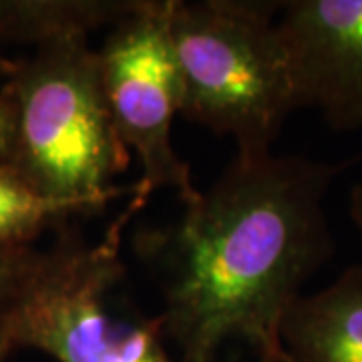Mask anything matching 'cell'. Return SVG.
Listing matches in <instances>:
<instances>
[{"mask_svg":"<svg viewBox=\"0 0 362 362\" xmlns=\"http://www.w3.org/2000/svg\"><path fill=\"white\" fill-rule=\"evenodd\" d=\"M344 163L298 156L235 157L185 204L163 244V334L181 362H218L246 342L280 361L290 304L334 254L324 197Z\"/></svg>","mask_w":362,"mask_h":362,"instance_id":"1","label":"cell"},{"mask_svg":"<svg viewBox=\"0 0 362 362\" xmlns=\"http://www.w3.org/2000/svg\"><path fill=\"white\" fill-rule=\"evenodd\" d=\"M137 189L95 242L66 233L37 252L0 330L13 349H33L57 362H177L165 349L161 316H143L119 294L127 282L121 240L149 194Z\"/></svg>","mask_w":362,"mask_h":362,"instance_id":"3","label":"cell"},{"mask_svg":"<svg viewBox=\"0 0 362 362\" xmlns=\"http://www.w3.org/2000/svg\"><path fill=\"white\" fill-rule=\"evenodd\" d=\"M14 63H8L6 59H2V54H0V77H8L11 75V71H13Z\"/></svg>","mask_w":362,"mask_h":362,"instance_id":"14","label":"cell"},{"mask_svg":"<svg viewBox=\"0 0 362 362\" xmlns=\"http://www.w3.org/2000/svg\"><path fill=\"white\" fill-rule=\"evenodd\" d=\"M75 214L90 211L40 195L11 161H0V246H28L45 228Z\"/></svg>","mask_w":362,"mask_h":362,"instance_id":"9","label":"cell"},{"mask_svg":"<svg viewBox=\"0 0 362 362\" xmlns=\"http://www.w3.org/2000/svg\"><path fill=\"white\" fill-rule=\"evenodd\" d=\"M13 342L8 340V337L0 330V362H6L8 354L13 352Z\"/></svg>","mask_w":362,"mask_h":362,"instance_id":"13","label":"cell"},{"mask_svg":"<svg viewBox=\"0 0 362 362\" xmlns=\"http://www.w3.org/2000/svg\"><path fill=\"white\" fill-rule=\"evenodd\" d=\"M278 28L296 109H318L332 129H362V0L282 2Z\"/></svg>","mask_w":362,"mask_h":362,"instance_id":"6","label":"cell"},{"mask_svg":"<svg viewBox=\"0 0 362 362\" xmlns=\"http://www.w3.org/2000/svg\"><path fill=\"white\" fill-rule=\"evenodd\" d=\"M169 13L171 0H141L135 13L107 30L97 52L115 129L141 165L139 185L149 195L173 189L185 206L199 189L189 163L173 147L181 99Z\"/></svg>","mask_w":362,"mask_h":362,"instance_id":"5","label":"cell"},{"mask_svg":"<svg viewBox=\"0 0 362 362\" xmlns=\"http://www.w3.org/2000/svg\"><path fill=\"white\" fill-rule=\"evenodd\" d=\"M141 0H8L0 2V40L35 42L89 39L139 8Z\"/></svg>","mask_w":362,"mask_h":362,"instance_id":"8","label":"cell"},{"mask_svg":"<svg viewBox=\"0 0 362 362\" xmlns=\"http://www.w3.org/2000/svg\"><path fill=\"white\" fill-rule=\"evenodd\" d=\"M278 362H362V266L300 294L278 328Z\"/></svg>","mask_w":362,"mask_h":362,"instance_id":"7","label":"cell"},{"mask_svg":"<svg viewBox=\"0 0 362 362\" xmlns=\"http://www.w3.org/2000/svg\"><path fill=\"white\" fill-rule=\"evenodd\" d=\"M13 153V111L0 90V161H11Z\"/></svg>","mask_w":362,"mask_h":362,"instance_id":"11","label":"cell"},{"mask_svg":"<svg viewBox=\"0 0 362 362\" xmlns=\"http://www.w3.org/2000/svg\"><path fill=\"white\" fill-rule=\"evenodd\" d=\"M0 90L13 111L11 163L33 189L90 214L135 194V183H113L131 153L115 129L89 39L40 45L14 63Z\"/></svg>","mask_w":362,"mask_h":362,"instance_id":"2","label":"cell"},{"mask_svg":"<svg viewBox=\"0 0 362 362\" xmlns=\"http://www.w3.org/2000/svg\"><path fill=\"white\" fill-rule=\"evenodd\" d=\"M282 2L171 0L169 37L180 77V115L232 137L235 157L272 153L296 109L276 13Z\"/></svg>","mask_w":362,"mask_h":362,"instance_id":"4","label":"cell"},{"mask_svg":"<svg viewBox=\"0 0 362 362\" xmlns=\"http://www.w3.org/2000/svg\"><path fill=\"white\" fill-rule=\"evenodd\" d=\"M349 214L350 220L354 223L356 232L361 235L362 242V183L354 185L352 192H350V199H349Z\"/></svg>","mask_w":362,"mask_h":362,"instance_id":"12","label":"cell"},{"mask_svg":"<svg viewBox=\"0 0 362 362\" xmlns=\"http://www.w3.org/2000/svg\"><path fill=\"white\" fill-rule=\"evenodd\" d=\"M37 250L33 246H0V312L4 310L23 284Z\"/></svg>","mask_w":362,"mask_h":362,"instance_id":"10","label":"cell"}]
</instances>
